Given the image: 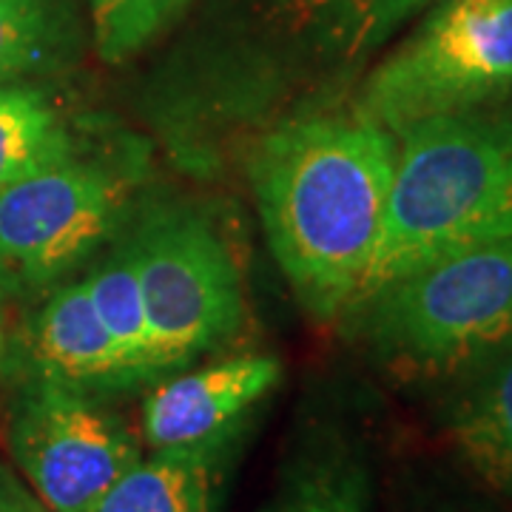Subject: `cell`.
Segmentation results:
<instances>
[{
    "instance_id": "cell-2",
    "label": "cell",
    "mask_w": 512,
    "mask_h": 512,
    "mask_svg": "<svg viewBox=\"0 0 512 512\" xmlns=\"http://www.w3.org/2000/svg\"><path fill=\"white\" fill-rule=\"evenodd\" d=\"M501 237H512V97L399 137L379 239L353 302Z\"/></svg>"
},
{
    "instance_id": "cell-5",
    "label": "cell",
    "mask_w": 512,
    "mask_h": 512,
    "mask_svg": "<svg viewBox=\"0 0 512 512\" xmlns=\"http://www.w3.org/2000/svg\"><path fill=\"white\" fill-rule=\"evenodd\" d=\"M131 217V180L74 148L0 191V299L29 302L69 282Z\"/></svg>"
},
{
    "instance_id": "cell-12",
    "label": "cell",
    "mask_w": 512,
    "mask_h": 512,
    "mask_svg": "<svg viewBox=\"0 0 512 512\" xmlns=\"http://www.w3.org/2000/svg\"><path fill=\"white\" fill-rule=\"evenodd\" d=\"M228 447L154 450L92 512H217Z\"/></svg>"
},
{
    "instance_id": "cell-17",
    "label": "cell",
    "mask_w": 512,
    "mask_h": 512,
    "mask_svg": "<svg viewBox=\"0 0 512 512\" xmlns=\"http://www.w3.org/2000/svg\"><path fill=\"white\" fill-rule=\"evenodd\" d=\"M430 3L433 0H370L362 37H359V55L376 52L402 23H407L421 9H427Z\"/></svg>"
},
{
    "instance_id": "cell-1",
    "label": "cell",
    "mask_w": 512,
    "mask_h": 512,
    "mask_svg": "<svg viewBox=\"0 0 512 512\" xmlns=\"http://www.w3.org/2000/svg\"><path fill=\"white\" fill-rule=\"evenodd\" d=\"M396 137L359 111L268 131L251 160L259 220L296 299L319 319L353 302L373 256Z\"/></svg>"
},
{
    "instance_id": "cell-11",
    "label": "cell",
    "mask_w": 512,
    "mask_h": 512,
    "mask_svg": "<svg viewBox=\"0 0 512 512\" xmlns=\"http://www.w3.org/2000/svg\"><path fill=\"white\" fill-rule=\"evenodd\" d=\"M444 430L461 461L512 504V342L444 384Z\"/></svg>"
},
{
    "instance_id": "cell-15",
    "label": "cell",
    "mask_w": 512,
    "mask_h": 512,
    "mask_svg": "<svg viewBox=\"0 0 512 512\" xmlns=\"http://www.w3.org/2000/svg\"><path fill=\"white\" fill-rule=\"evenodd\" d=\"M72 131L37 83L0 86V191L72 154Z\"/></svg>"
},
{
    "instance_id": "cell-8",
    "label": "cell",
    "mask_w": 512,
    "mask_h": 512,
    "mask_svg": "<svg viewBox=\"0 0 512 512\" xmlns=\"http://www.w3.org/2000/svg\"><path fill=\"white\" fill-rule=\"evenodd\" d=\"M9 339L6 379H37L97 399H117L146 382L117 348L83 279L57 285Z\"/></svg>"
},
{
    "instance_id": "cell-18",
    "label": "cell",
    "mask_w": 512,
    "mask_h": 512,
    "mask_svg": "<svg viewBox=\"0 0 512 512\" xmlns=\"http://www.w3.org/2000/svg\"><path fill=\"white\" fill-rule=\"evenodd\" d=\"M0 512H49L6 461H0Z\"/></svg>"
},
{
    "instance_id": "cell-9",
    "label": "cell",
    "mask_w": 512,
    "mask_h": 512,
    "mask_svg": "<svg viewBox=\"0 0 512 512\" xmlns=\"http://www.w3.org/2000/svg\"><path fill=\"white\" fill-rule=\"evenodd\" d=\"M282 379L274 356H237L217 365L171 373L143 404V436L151 450L231 447L256 404Z\"/></svg>"
},
{
    "instance_id": "cell-7",
    "label": "cell",
    "mask_w": 512,
    "mask_h": 512,
    "mask_svg": "<svg viewBox=\"0 0 512 512\" xmlns=\"http://www.w3.org/2000/svg\"><path fill=\"white\" fill-rule=\"evenodd\" d=\"M6 441L18 476L49 512H92L143 458L111 402L37 379L15 382Z\"/></svg>"
},
{
    "instance_id": "cell-4",
    "label": "cell",
    "mask_w": 512,
    "mask_h": 512,
    "mask_svg": "<svg viewBox=\"0 0 512 512\" xmlns=\"http://www.w3.org/2000/svg\"><path fill=\"white\" fill-rule=\"evenodd\" d=\"M512 97V0H433L367 77L356 111L396 140L427 120Z\"/></svg>"
},
{
    "instance_id": "cell-13",
    "label": "cell",
    "mask_w": 512,
    "mask_h": 512,
    "mask_svg": "<svg viewBox=\"0 0 512 512\" xmlns=\"http://www.w3.org/2000/svg\"><path fill=\"white\" fill-rule=\"evenodd\" d=\"M83 46L77 0H0V86L69 72Z\"/></svg>"
},
{
    "instance_id": "cell-10",
    "label": "cell",
    "mask_w": 512,
    "mask_h": 512,
    "mask_svg": "<svg viewBox=\"0 0 512 512\" xmlns=\"http://www.w3.org/2000/svg\"><path fill=\"white\" fill-rule=\"evenodd\" d=\"M259 512H373V470L362 441L336 421L296 439Z\"/></svg>"
},
{
    "instance_id": "cell-16",
    "label": "cell",
    "mask_w": 512,
    "mask_h": 512,
    "mask_svg": "<svg viewBox=\"0 0 512 512\" xmlns=\"http://www.w3.org/2000/svg\"><path fill=\"white\" fill-rule=\"evenodd\" d=\"M188 0H92L94 49L106 63H126L180 18Z\"/></svg>"
},
{
    "instance_id": "cell-20",
    "label": "cell",
    "mask_w": 512,
    "mask_h": 512,
    "mask_svg": "<svg viewBox=\"0 0 512 512\" xmlns=\"http://www.w3.org/2000/svg\"><path fill=\"white\" fill-rule=\"evenodd\" d=\"M433 512H490L487 507H481V504H447V507H439V510Z\"/></svg>"
},
{
    "instance_id": "cell-14",
    "label": "cell",
    "mask_w": 512,
    "mask_h": 512,
    "mask_svg": "<svg viewBox=\"0 0 512 512\" xmlns=\"http://www.w3.org/2000/svg\"><path fill=\"white\" fill-rule=\"evenodd\" d=\"M80 279L86 282L94 311L103 319L111 339L126 353V359L140 373L146 387L165 379V370L157 359L151 330H148L140 276H137L134 259L128 254V245L120 234L100 251V259L94 256L86 276H80Z\"/></svg>"
},
{
    "instance_id": "cell-6",
    "label": "cell",
    "mask_w": 512,
    "mask_h": 512,
    "mask_svg": "<svg viewBox=\"0 0 512 512\" xmlns=\"http://www.w3.org/2000/svg\"><path fill=\"white\" fill-rule=\"evenodd\" d=\"M120 237L140 276L148 330L165 376L237 333V259L202 211L188 202L157 200L131 214Z\"/></svg>"
},
{
    "instance_id": "cell-3",
    "label": "cell",
    "mask_w": 512,
    "mask_h": 512,
    "mask_svg": "<svg viewBox=\"0 0 512 512\" xmlns=\"http://www.w3.org/2000/svg\"><path fill=\"white\" fill-rule=\"evenodd\" d=\"M348 311L382 365L410 379L453 382L512 342V237L399 276Z\"/></svg>"
},
{
    "instance_id": "cell-19",
    "label": "cell",
    "mask_w": 512,
    "mask_h": 512,
    "mask_svg": "<svg viewBox=\"0 0 512 512\" xmlns=\"http://www.w3.org/2000/svg\"><path fill=\"white\" fill-rule=\"evenodd\" d=\"M6 356H9V333H6V319L0 308V382L6 379Z\"/></svg>"
}]
</instances>
